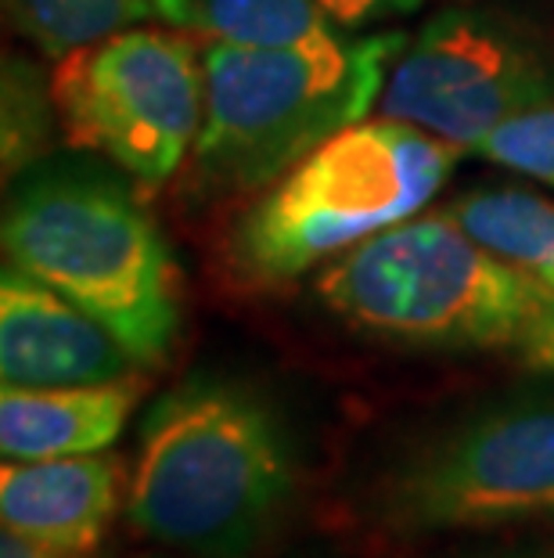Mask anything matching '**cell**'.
<instances>
[{"instance_id": "1", "label": "cell", "mask_w": 554, "mask_h": 558, "mask_svg": "<svg viewBox=\"0 0 554 558\" xmlns=\"http://www.w3.org/2000/svg\"><path fill=\"white\" fill-rule=\"evenodd\" d=\"M299 490L285 414L242 378L195 375L140 422L126 522L187 558H256Z\"/></svg>"}, {"instance_id": "2", "label": "cell", "mask_w": 554, "mask_h": 558, "mask_svg": "<svg viewBox=\"0 0 554 558\" xmlns=\"http://www.w3.org/2000/svg\"><path fill=\"white\" fill-rule=\"evenodd\" d=\"M313 289L368 339L554 372V289L476 242L451 213H418L360 242L321 267Z\"/></svg>"}, {"instance_id": "3", "label": "cell", "mask_w": 554, "mask_h": 558, "mask_svg": "<svg viewBox=\"0 0 554 558\" xmlns=\"http://www.w3.org/2000/svg\"><path fill=\"white\" fill-rule=\"evenodd\" d=\"M4 256L98 317L140 367L181 336V278L170 242L130 177L104 159H47L15 181L4 206Z\"/></svg>"}, {"instance_id": "4", "label": "cell", "mask_w": 554, "mask_h": 558, "mask_svg": "<svg viewBox=\"0 0 554 558\" xmlns=\"http://www.w3.org/2000/svg\"><path fill=\"white\" fill-rule=\"evenodd\" d=\"M404 33H349L321 47L202 44L206 116L192 177L209 195L267 192L338 130L368 120Z\"/></svg>"}, {"instance_id": "5", "label": "cell", "mask_w": 554, "mask_h": 558, "mask_svg": "<svg viewBox=\"0 0 554 558\" xmlns=\"http://www.w3.org/2000/svg\"><path fill=\"white\" fill-rule=\"evenodd\" d=\"M461 151L393 116L338 130L242 213L227 242L231 270L245 284L274 289L328 267L418 217Z\"/></svg>"}, {"instance_id": "6", "label": "cell", "mask_w": 554, "mask_h": 558, "mask_svg": "<svg viewBox=\"0 0 554 558\" xmlns=\"http://www.w3.org/2000/svg\"><path fill=\"white\" fill-rule=\"evenodd\" d=\"M51 83L69 145L148 192L192 159L206 116V62L187 33H112L65 54Z\"/></svg>"}, {"instance_id": "7", "label": "cell", "mask_w": 554, "mask_h": 558, "mask_svg": "<svg viewBox=\"0 0 554 558\" xmlns=\"http://www.w3.org/2000/svg\"><path fill=\"white\" fill-rule=\"evenodd\" d=\"M554 515V397L479 411L426 439L382 480L374 519L389 533L497 530Z\"/></svg>"}, {"instance_id": "8", "label": "cell", "mask_w": 554, "mask_h": 558, "mask_svg": "<svg viewBox=\"0 0 554 558\" xmlns=\"http://www.w3.org/2000/svg\"><path fill=\"white\" fill-rule=\"evenodd\" d=\"M554 105V44L490 8H446L399 51L382 116L476 151L493 130Z\"/></svg>"}, {"instance_id": "9", "label": "cell", "mask_w": 554, "mask_h": 558, "mask_svg": "<svg viewBox=\"0 0 554 558\" xmlns=\"http://www.w3.org/2000/svg\"><path fill=\"white\" fill-rule=\"evenodd\" d=\"M137 361L98 317L4 264L0 275V378L4 386H94L137 375Z\"/></svg>"}, {"instance_id": "10", "label": "cell", "mask_w": 554, "mask_h": 558, "mask_svg": "<svg viewBox=\"0 0 554 558\" xmlns=\"http://www.w3.org/2000/svg\"><path fill=\"white\" fill-rule=\"evenodd\" d=\"M130 472L120 454H73L0 465V519L54 548L101 558L120 512Z\"/></svg>"}, {"instance_id": "11", "label": "cell", "mask_w": 554, "mask_h": 558, "mask_svg": "<svg viewBox=\"0 0 554 558\" xmlns=\"http://www.w3.org/2000/svg\"><path fill=\"white\" fill-rule=\"evenodd\" d=\"M137 397V375L94 386H4L0 454L4 461L101 454L120 439Z\"/></svg>"}, {"instance_id": "12", "label": "cell", "mask_w": 554, "mask_h": 558, "mask_svg": "<svg viewBox=\"0 0 554 558\" xmlns=\"http://www.w3.org/2000/svg\"><path fill=\"white\" fill-rule=\"evenodd\" d=\"M159 22L231 47H321L349 37L324 0H159Z\"/></svg>"}, {"instance_id": "13", "label": "cell", "mask_w": 554, "mask_h": 558, "mask_svg": "<svg viewBox=\"0 0 554 558\" xmlns=\"http://www.w3.org/2000/svg\"><path fill=\"white\" fill-rule=\"evenodd\" d=\"M446 213L476 242L554 289V198L529 187H479Z\"/></svg>"}, {"instance_id": "14", "label": "cell", "mask_w": 554, "mask_h": 558, "mask_svg": "<svg viewBox=\"0 0 554 558\" xmlns=\"http://www.w3.org/2000/svg\"><path fill=\"white\" fill-rule=\"evenodd\" d=\"M156 11L159 0H4L11 29L54 62L112 33L151 22Z\"/></svg>"}, {"instance_id": "15", "label": "cell", "mask_w": 554, "mask_h": 558, "mask_svg": "<svg viewBox=\"0 0 554 558\" xmlns=\"http://www.w3.org/2000/svg\"><path fill=\"white\" fill-rule=\"evenodd\" d=\"M58 134L62 116L51 76L26 54H8L0 76V159L8 181L51 159Z\"/></svg>"}, {"instance_id": "16", "label": "cell", "mask_w": 554, "mask_h": 558, "mask_svg": "<svg viewBox=\"0 0 554 558\" xmlns=\"http://www.w3.org/2000/svg\"><path fill=\"white\" fill-rule=\"evenodd\" d=\"M476 151L482 159L554 187V105L497 126Z\"/></svg>"}, {"instance_id": "17", "label": "cell", "mask_w": 554, "mask_h": 558, "mask_svg": "<svg viewBox=\"0 0 554 558\" xmlns=\"http://www.w3.org/2000/svg\"><path fill=\"white\" fill-rule=\"evenodd\" d=\"M426 4L429 0H324V8L332 11V19L349 33H357L364 26H374V22L410 15V11H418Z\"/></svg>"}, {"instance_id": "18", "label": "cell", "mask_w": 554, "mask_h": 558, "mask_svg": "<svg viewBox=\"0 0 554 558\" xmlns=\"http://www.w3.org/2000/svg\"><path fill=\"white\" fill-rule=\"evenodd\" d=\"M0 558H90V555L54 548V544L33 541V537H26V533H15V530L4 526L0 530Z\"/></svg>"}, {"instance_id": "19", "label": "cell", "mask_w": 554, "mask_h": 558, "mask_svg": "<svg viewBox=\"0 0 554 558\" xmlns=\"http://www.w3.org/2000/svg\"><path fill=\"white\" fill-rule=\"evenodd\" d=\"M487 558H554L551 548H526V551H504V555H487Z\"/></svg>"}, {"instance_id": "20", "label": "cell", "mask_w": 554, "mask_h": 558, "mask_svg": "<svg viewBox=\"0 0 554 558\" xmlns=\"http://www.w3.org/2000/svg\"><path fill=\"white\" fill-rule=\"evenodd\" d=\"M145 558H170V555H145Z\"/></svg>"}]
</instances>
